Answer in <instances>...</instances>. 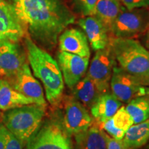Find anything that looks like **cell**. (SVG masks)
<instances>
[{
  "mask_svg": "<svg viewBox=\"0 0 149 149\" xmlns=\"http://www.w3.org/2000/svg\"><path fill=\"white\" fill-rule=\"evenodd\" d=\"M144 35H145V40H144L145 47H146L149 51V29Z\"/></svg>",
  "mask_w": 149,
  "mask_h": 149,
  "instance_id": "cell-31",
  "label": "cell"
},
{
  "mask_svg": "<svg viewBox=\"0 0 149 149\" xmlns=\"http://www.w3.org/2000/svg\"><path fill=\"white\" fill-rule=\"evenodd\" d=\"M98 0H72L76 11L82 17L94 15L95 7Z\"/></svg>",
  "mask_w": 149,
  "mask_h": 149,
  "instance_id": "cell-24",
  "label": "cell"
},
{
  "mask_svg": "<svg viewBox=\"0 0 149 149\" xmlns=\"http://www.w3.org/2000/svg\"><path fill=\"white\" fill-rule=\"evenodd\" d=\"M149 141V119L133 124L126 132L122 139L125 149H138Z\"/></svg>",
  "mask_w": 149,
  "mask_h": 149,
  "instance_id": "cell-21",
  "label": "cell"
},
{
  "mask_svg": "<svg viewBox=\"0 0 149 149\" xmlns=\"http://www.w3.org/2000/svg\"><path fill=\"white\" fill-rule=\"evenodd\" d=\"M125 107L133 119L134 124L149 119V95L136 97L127 103Z\"/></svg>",
  "mask_w": 149,
  "mask_h": 149,
  "instance_id": "cell-22",
  "label": "cell"
},
{
  "mask_svg": "<svg viewBox=\"0 0 149 149\" xmlns=\"http://www.w3.org/2000/svg\"><path fill=\"white\" fill-rule=\"evenodd\" d=\"M148 149H149V145H148Z\"/></svg>",
  "mask_w": 149,
  "mask_h": 149,
  "instance_id": "cell-32",
  "label": "cell"
},
{
  "mask_svg": "<svg viewBox=\"0 0 149 149\" xmlns=\"http://www.w3.org/2000/svg\"><path fill=\"white\" fill-rule=\"evenodd\" d=\"M73 149H107L105 133L97 124L76 134Z\"/></svg>",
  "mask_w": 149,
  "mask_h": 149,
  "instance_id": "cell-17",
  "label": "cell"
},
{
  "mask_svg": "<svg viewBox=\"0 0 149 149\" xmlns=\"http://www.w3.org/2000/svg\"><path fill=\"white\" fill-rule=\"evenodd\" d=\"M57 63L62 73L65 84L73 88L79 80L84 77L89 64V57L60 51L57 54Z\"/></svg>",
  "mask_w": 149,
  "mask_h": 149,
  "instance_id": "cell-11",
  "label": "cell"
},
{
  "mask_svg": "<svg viewBox=\"0 0 149 149\" xmlns=\"http://www.w3.org/2000/svg\"><path fill=\"white\" fill-rule=\"evenodd\" d=\"M28 35L26 29L10 2L0 0V40L20 42Z\"/></svg>",
  "mask_w": 149,
  "mask_h": 149,
  "instance_id": "cell-12",
  "label": "cell"
},
{
  "mask_svg": "<svg viewBox=\"0 0 149 149\" xmlns=\"http://www.w3.org/2000/svg\"><path fill=\"white\" fill-rule=\"evenodd\" d=\"M93 124V117L88 109L74 97L65 100L63 128L68 135H74L84 131Z\"/></svg>",
  "mask_w": 149,
  "mask_h": 149,
  "instance_id": "cell-9",
  "label": "cell"
},
{
  "mask_svg": "<svg viewBox=\"0 0 149 149\" xmlns=\"http://www.w3.org/2000/svg\"><path fill=\"white\" fill-rule=\"evenodd\" d=\"M110 45L119 67L135 77L149 73V51L135 39L111 37Z\"/></svg>",
  "mask_w": 149,
  "mask_h": 149,
  "instance_id": "cell-3",
  "label": "cell"
},
{
  "mask_svg": "<svg viewBox=\"0 0 149 149\" xmlns=\"http://www.w3.org/2000/svg\"><path fill=\"white\" fill-rule=\"evenodd\" d=\"M122 106V102L113 93H104L99 97L90 109L91 113L93 118L99 124H102L113 117Z\"/></svg>",
  "mask_w": 149,
  "mask_h": 149,
  "instance_id": "cell-16",
  "label": "cell"
},
{
  "mask_svg": "<svg viewBox=\"0 0 149 149\" xmlns=\"http://www.w3.org/2000/svg\"><path fill=\"white\" fill-rule=\"evenodd\" d=\"M138 149H141V148H138Z\"/></svg>",
  "mask_w": 149,
  "mask_h": 149,
  "instance_id": "cell-33",
  "label": "cell"
},
{
  "mask_svg": "<svg viewBox=\"0 0 149 149\" xmlns=\"http://www.w3.org/2000/svg\"><path fill=\"white\" fill-rule=\"evenodd\" d=\"M10 3L30 38L44 50L55 48L61 33L76 20L64 0H11Z\"/></svg>",
  "mask_w": 149,
  "mask_h": 149,
  "instance_id": "cell-1",
  "label": "cell"
},
{
  "mask_svg": "<svg viewBox=\"0 0 149 149\" xmlns=\"http://www.w3.org/2000/svg\"><path fill=\"white\" fill-rule=\"evenodd\" d=\"M5 149H23L24 143L6 129Z\"/></svg>",
  "mask_w": 149,
  "mask_h": 149,
  "instance_id": "cell-25",
  "label": "cell"
},
{
  "mask_svg": "<svg viewBox=\"0 0 149 149\" xmlns=\"http://www.w3.org/2000/svg\"><path fill=\"white\" fill-rule=\"evenodd\" d=\"M136 83L139 86L149 87V73L140 77H135L133 76Z\"/></svg>",
  "mask_w": 149,
  "mask_h": 149,
  "instance_id": "cell-29",
  "label": "cell"
},
{
  "mask_svg": "<svg viewBox=\"0 0 149 149\" xmlns=\"http://www.w3.org/2000/svg\"><path fill=\"white\" fill-rule=\"evenodd\" d=\"M105 133V132H104ZM107 149H125L122 140H117L105 133Z\"/></svg>",
  "mask_w": 149,
  "mask_h": 149,
  "instance_id": "cell-27",
  "label": "cell"
},
{
  "mask_svg": "<svg viewBox=\"0 0 149 149\" xmlns=\"http://www.w3.org/2000/svg\"><path fill=\"white\" fill-rule=\"evenodd\" d=\"M57 43L60 51L90 58L89 42L81 30L75 28L66 29L59 36Z\"/></svg>",
  "mask_w": 149,
  "mask_h": 149,
  "instance_id": "cell-15",
  "label": "cell"
},
{
  "mask_svg": "<svg viewBox=\"0 0 149 149\" xmlns=\"http://www.w3.org/2000/svg\"><path fill=\"white\" fill-rule=\"evenodd\" d=\"M115 62L110 43L105 48L96 51L91 61L87 74L95 81L102 94L109 92Z\"/></svg>",
  "mask_w": 149,
  "mask_h": 149,
  "instance_id": "cell-7",
  "label": "cell"
},
{
  "mask_svg": "<svg viewBox=\"0 0 149 149\" xmlns=\"http://www.w3.org/2000/svg\"><path fill=\"white\" fill-rule=\"evenodd\" d=\"M45 113L46 106L28 104L5 111L1 123L24 144L36 133Z\"/></svg>",
  "mask_w": 149,
  "mask_h": 149,
  "instance_id": "cell-4",
  "label": "cell"
},
{
  "mask_svg": "<svg viewBox=\"0 0 149 149\" xmlns=\"http://www.w3.org/2000/svg\"><path fill=\"white\" fill-rule=\"evenodd\" d=\"M141 95H149V87L141 86L139 90L138 96Z\"/></svg>",
  "mask_w": 149,
  "mask_h": 149,
  "instance_id": "cell-30",
  "label": "cell"
},
{
  "mask_svg": "<svg viewBox=\"0 0 149 149\" xmlns=\"http://www.w3.org/2000/svg\"><path fill=\"white\" fill-rule=\"evenodd\" d=\"M126 8L130 9L149 6V0H120Z\"/></svg>",
  "mask_w": 149,
  "mask_h": 149,
  "instance_id": "cell-26",
  "label": "cell"
},
{
  "mask_svg": "<svg viewBox=\"0 0 149 149\" xmlns=\"http://www.w3.org/2000/svg\"><path fill=\"white\" fill-rule=\"evenodd\" d=\"M6 128L2 123H0V149H5L6 146Z\"/></svg>",
  "mask_w": 149,
  "mask_h": 149,
  "instance_id": "cell-28",
  "label": "cell"
},
{
  "mask_svg": "<svg viewBox=\"0 0 149 149\" xmlns=\"http://www.w3.org/2000/svg\"><path fill=\"white\" fill-rule=\"evenodd\" d=\"M110 120L113 127L124 133L134 124L131 116L126 111V107L123 106L119 109Z\"/></svg>",
  "mask_w": 149,
  "mask_h": 149,
  "instance_id": "cell-23",
  "label": "cell"
},
{
  "mask_svg": "<svg viewBox=\"0 0 149 149\" xmlns=\"http://www.w3.org/2000/svg\"><path fill=\"white\" fill-rule=\"evenodd\" d=\"M26 63V51L19 42L0 40V77H13Z\"/></svg>",
  "mask_w": 149,
  "mask_h": 149,
  "instance_id": "cell-8",
  "label": "cell"
},
{
  "mask_svg": "<svg viewBox=\"0 0 149 149\" xmlns=\"http://www.w3.org/2000/svg\"><path fill=\"white\" fill-rule=\"evenodd\" d=\"M26 149H73L62 126L49 123L28 141Z\"/></svg>",
  "mask_w": 149,
  "mask_h": 149,
  "instance_id": "cell-6",
  "label": "cell"
},
{
  "mask_svg": "<svg viewBox=\"0 0 149 149\" xmlns=\"http://www.w3.org/2000/svg\"><path fill=\"white\" fill-rule=\"evenodd\" d=\"M31 104H35L32 99L17 92L7 80L0 78V111L5 112Z\"/></svg>",
  "mask_w": 149,
  "mask_h": 149,
  "instance_id": "cell-18",
  "label": "cell"
},
{
  "mask_svg": "<svg viewBox=\"0 0 149 149\" xmlns=\"http://www.w3.org/2000/svg\"><path fill=\"white\" fill-rule=\"evenodd\" d=\"M148 29L149 6L128 10L123 6L110 34L116 38L136 39L146 34Z\"/></svg>",
  "mask_w": 149,
  "mask_h": 149,
  "instance_id": "cell-5",
  "label": "cell"
},
{
  "mask_svg": "<svg viewBox=\"0 0 149 149\" xmlns=\"http://www.w3.org/2000/svg\"><path fill=\"white\" fill-rule=\"evenodd\" d=\"M122 7L120 0H98L93 15L100 20L110 33L112 26L120 13Z\"/></svg>",
  "mask_w": 149,
  "mask_h": 149,
  "instance_id": "cell-20",
  "label": "cell"
},
{
  "mask_svg": "<svg viewBox=\"0 0 149 149\" xmlns=\"http://www.w3.org/2000/svg\"><path fill=\"white\" fill-rule=\"evenodd\" d=\"M73 97L87 109H91L102 93L88 74L79 80L72 89Z\"/></svg>",
  "mask_w": 149,
  "mask_h": 149,
  "instance_id": "cell-19",
  "label": "cell"
},
{
  "mask_svg": "<svg viewBox=\"0 0 149 149\" xmlns=\"http://www.w3.org/2000/svg\"><path fill=\"white\" fill-rule=\"evenodd\" d=\"M78 24L85 33L93 51H97L109 46L111 35L95 16L82 17L78 20Z\"/></svg>",
  "mask_w": 149,
  "mask_h": 149,
  "instance_id": "cell-14",
  "label": "cell"
},
{
  "mask_svg": "<svg viewBox=\"0 0 149 149\" xmlns=\"http://www.w3.org/2000/svg\"><path fill=\"white\" fill-rule=\"evenodd\" d=\"M140 86L136 83L133 75L119 66H114L110 81V88L111 93L122 103H128L138 96Z\"/></svg>",
  "mask_w": 149,
  "mask_h": 149,
  "instance_id": "cell-13",
  "label": "cell"
},
{
  "mask_svg": "<svg viewBox=\"0 0 149 149\" xmlns=\"http://www.w3.org/2000/svg\"><path fill=\"white\" fill-rule=\"evenodd\" d=\"M6 80L8 81L15 90L27 97L32 99L35 104L46 105L42 85L33 76L29 63L24 64L13 77Z\"/></svg>",
  "mask_w": 149,
  "mask_h": 149,
  "instance_id": "cell-10",
  "label": "cell"
},
{
  "mask_svg": "<svg viewBox=\"0 0 149 149\" xmlns=\"http://www.w3.org/2000/svg\"><path fill=\"white\" fill-rule=\"evenodd\" d=\"M24 40L28 61L35 77L44 86L47 101L54 107L59 105L62 100L64 81L58 63L29 35Z\"/></svg>",
  "mask_w": 149,
  "mask_h": 149,
  "instance_id": "cell-2",
  "label": "cell"
}]
</instances>
